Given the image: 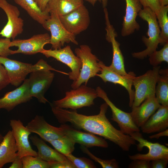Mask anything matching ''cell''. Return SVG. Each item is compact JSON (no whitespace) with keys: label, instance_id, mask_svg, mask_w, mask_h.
<instances>
[{"label":"cell","instance_id":"obj_31","mask_svg":"<svg viewBox=\"0 0 168 168\" xmlns=\"http://www.w3.org/2000/svg\"><path fill=\"white\" fill-rule=\"evenodd\" d=\"M163 45L160 50H156L148 56L149 63L153 67L158 66L163 62L168 63V42Z\"/></svg>","mask_w":168,"mask_h":168},{"label":"cell","instance_id":"obj_33","mask_svg":"<svg viewBox=\"0 0 168 168\" xmlns=\"http://www.w3.org/2000/svg\"><path fill=\"white\" fill-rule=\"evenodd\" d=\"M80 148L84 153L96 162L99 163L103 168H118L119 162L114 159L103 160L98 158L93 154L88 149V148L81 145Z\"/></svg>","mask_w":168,"mask_h":168},{"label":"cell","instance_id":"obj_39","mask_svg":"<svg viewBox=\"0 0 168 168\" xmlns=\"http://www.w3.org/2000/svg\"><path fill=\"white\" fill-rule=\"evenodd\" d=\"M50 168H76V167L73 163L68 159L64 161L51 164Z\"/></svg>","mask_w":168,"mask_h":168},{"label":"cell","instance_id":"obj_42","mask_svg":"<svg viewBox=\"0 0 168 168\" xmlns=\"http://www.w3.org/2000/svg\"><path fill=\"white\" fill-rule=\"evenodd\" d=\"M42 11L46 10L47 4L50 0H34Z\"/></svg>","mask_w":168,"mask_h":168},{"label":"cell","instance_id":"obj_19","mask_svg":"<svg viewBox=\"0 0 168 168\" xmlns=\"http://www.w3.org/2000/svg\"><path fill=\"white\" fill-rule=\"evenodd\" d=\"M64 134L71 138L75 143L87 148L97 147L107 148L108 144L105 139L90 133L76 130L70 125L62 124L60 126Z\"/></svg>","mask_w":168,"mask_h":168},{"label":"cell","instance_id":"obj_43","mask_svg":"<svg viewBox=\"0 0 168 168\" xmlns=\"http://www.w3.org/2000/svg\"><path fill=\"white\" fill-rule=\"evenodd\" d=\"M168 136V129L167 128L165 130L159 132L157 134L151 135L149 138L151 139L156 138L159 139L160 138L163 136Z\"/></svg>","mask_w":168,"mask_h":168},{"label":"cell","instance_id":"obj_27","mask_svg":"<svg viewBox=\"0 0 168 168\" xmlns=\"http://www.w3.org/2000/svg\"><path fill=\"white\" fill-rule=\"evenodd\" d=\"M14 2L24 9L34 20L40 24L50 17L49 11L46 8L44 11L40 9L34 0H14Z\"/></svg>","mask_w":168,"mask_h":168},{"label":"cell","instance_id":"obj_6","mask_svg":"<svg viewBox=\"0 0 168 168\" xmlns=\"http://www.w3.org/2000/svg\"><path fill=\"white\" fill-rule=\"evenodd\" d=\"M160 66L153 67L143 74L135 76L133 80L134 99L131 108L139 105L149 97L155 95V88Z\"/></svg>","mask_w":168,"mask_h":168},{"label":"cell","instance_id":"obj_4","mask_svg":"<svg viewBox=\"0 0 168 168\" xmlns=\"http://www.w3.org/2000/svg\"><path fill=\"white\" fill-rule=\"evenodd\" d=\"M97 97L96 90L81 85L76 89L66 91L63 98L54 101L52 103L58 108L76 110L94 105V100Z\"/></svg>","mask_w":168,"mask_h":168},{"label":"cell","instance_id":"obj_32","mask_svg":"<svg viewBox=\"0 0 168 168\" xmlns=\"http://www.w3.org/2000/svg\"><path fill=\"white\" fill-rule=\"evenodd\" d=\"M23 168H50V164L37 156L27 155L22 158Z\"/></svg>","mask_w":168,"mask_h":168},{"label":"cell","instance_id":"obj_5","mask_svg":"<svg viewBox=\"0 0 168 168\" xmlns=\"http://www.w3.org/2000/svg\"><path fill=\"white\" fill-rule=\"evenodd\" d=\"M75 52L80 58L82 66L78 78L71 85L72 89L77 88L83 83L86 85L90 79L96 76L101 70L99 64L100 60L92 53L88 45H81L79 47L75 49Z\"/></svg>","mask_w":168,"mask_h":168},{"label":"cell","instance_id":"obj_14","mask_svg":"<svg viewBox=\"0 0 168 168\" xmlns=\"http://www.w3.org/2000/svg\"><path fill=\"white\" fill-rule=\"evenodd\" d=\"M104 12L106 25V39L111 43L113 51L112 62L109 67L117 73L124 75H127L128 73L125 70L124 59L120 48V44L115 38L117 36V34L110 23L106 7L104 8Z\"/></svg>","mask_w":168,"mask_h":168},{"label":"cell","instance_id":"obj_7","mask_svg":"<svg viewBox=\"0 0 168 168\" xmlns=\"http://www.w3.org/2000/svg\"><path fill=\"white\" fill-rule=\"evenodd\" d=\"M50 17L42 24L43 27L51 33L50 44L54 49L61 48L65 43L77 45L75 36L68 32L62 23L59 16L50 12Z\"/></svg>","mask_w":168,"mask_h":168},{"label":"cell","instance_id":"obj_22","mask_svg":"<svg viewBox=\"0 0 168 168\" xmlns=\"http://www.w3.org/2000/svg\"><path fill=\"white\" fill-rule=\"evenodd\" d=\"M161 105L155 95L147 98L139 105L132 108L130 112L132 120L138 128L141 127L157 110Z\"/></svg>","mask_w":168,"mask_h":168},{"label":"cell","instance_id":"obj_36","mask_svg":"<svg viewBox=\"0 0 168 168\" xmlns=\"http://www.w3.org/2000/svg\"><path fill=\"white\" fill-rule=\"evenodd\" d=\"M143 7H149L156 14H158L161 7L158 0H139Z\"/></svg>","mask_w":168,"mask_h":168},{"label":"cell","instance_id":"obj_15","mask_svg":"<svg viewBox=\"0 0 168 168\" xmlns=\"http://www.w3.org/2000/svg\"><path fill=\"white\" fill-rule=\"evenodd\" d=\"M99 64L101 68L100 73L96 76L100 77L105 82H111L117 84L124 87L127 91L129 97V105L132 106L134 99V90L132 89L133 80L136 74L133 72H130L127 75H122L117 73L106 66L104 63L99 61Z\"/></svg>","mask_w":168,"mask_h":168},{"label":"cell","instance_id":"obj_46","mask_svg":"<svg viewBox=\"0 0 168 168\" xmlns=\"http://www.w3.org/2000/svg\"><path fill=\"white\" fill-rule=\"evenodd\" d=\"M3 137L2 135L0 134V144L3 139Z\"/></svg>","mask_w":168,"mask_h":168},{"label":"cell","instance_id":"obj_16","mask_svg":"<svg viewBox=\"0 0 168 168\" xmlns=\"http://www.w3.org/2000/svg\"><path fill=\"white\" fill-rule=\"evenodd\" d=\"M50 36L48 33L38 34L26 39H14L11 41L10 46L18 49L13 50L12 54L21 53L26 55L41 53L45 45L50 44Z\"/></svg>","mask_w":168,"mask_h":168},{"label":"cell","instance_id":"obj_12","mask_svg":"<svg viewBox=\"0 0 168 168\" xmlns=\"http://www.w3.org/2000/svg\"><path fill=\"white\" fill-rule=\"evenodd\" d=\"M59 17L67 30L75 36L86 30L90 24L89 12L83 4L68 14Z\"/></svg>","mask_w":168,"mask_h":168},{"label":"cell","instance_id":"obj_23","mask_svg":"<svg viewBox=\"0 0 168 168\" xmlns=\"http://www.w3.org/2000/svg\"><path fill=\"white\" fill-rule=\"evenodd\" d=\"M140 127L144 133L159 132L168 127V106L160 105L159 107Z\"/></svg>","mask_w":168,"mask_h":168},{"label":"cell","instance_id":"obj_25","mask_svg":"<svg viewBox=\"0 0 168 168\" xmlns=\"http://www.w3.org/2000/svg\"><path fill=\"white\" fill-rule=\"evenodd\" d=\"M17 148L12 131L3 137L0 144V168L6 164L12 163L17 156Z\"/></svg>","mask_w":168,"mask_h":168},{"label":"cell","instance_id":"obj_45","mask_svg":"<svg viewBox=\"0 0 168 168\" xmlns=\"http://www.w3.org/2000/svg\"><path fill=\"white\" fill-rule=\"evenodd\" d=\"M158 1L161 7L168 5V0H158Z\"/></svg>","mask_w":168,"mask_h":168},{"label":"cell","instance_id":"obj_3","mask_svg":"<svg viewBox=\"0 0 168 168\" xmlns=\"http://www.w3.org/2000/svg\"><path fill=\"white\" fill-rule=\"evenodd\" d=\"M138 15L146 21L148 25L147 33L148 37L143 36L142 40L146 47L144 50L132 54L133 58L143 59L148 56L156 50L161 43V30L159 26L156 14L149 7H143Z\"/></svg>","mask_w":168,"mask_h":168},{"label":"cell","instance_id":"obj_21","mask_svg":"<svg viewBox=\"0 0 168 168\" xmlns=\"http://www.w3.org/2000/svg\"><path fill=\"white\" fill-rule=\"evenodd\" d=\"M126 11L122 24L121 35L123 37L133 34L140 29V26L136 20L142 6L139 0H125Z\"/></svg>","mask_w":168,"mask_h":168},{"label":"cell","instance_id":"obj_18","mask_svg":"<svg viewBox=\"0 0 168 168\" xmlns=\"http://www.w3.org/2000/svg\"><path fill=\"white\" fill-rule=\"evenodd\" d=\"M31 133L38 134L43 140L49 142L65 134L62 127H57L48 124L44 118L36 115L26 126Z\"/></svg>","mask_w":168,"mask_h":168},{"label":"cell","instance_id":"obj_40","mask_svg":"<svg viewBox=\"0 0 168 168\" xmlns=\"http://www.w3.org/2000/svg\"><path fill=\"white\" fill-rule=\"evenodd\" d=\"M150 168H166L167 166L168 159L159 158L151 161Z\"/></svg>","mask_w":168,"mask_h":168},{"label":"cell","instance_id":"obj_34","mask_svg":"<svg viewBox=\"0 0 168 168\" xmlns=\"http://www.w3.org/2000/svg\"><path fill=\"white\" fill-rule=\"evenodd\" d=\"M65 156L74 165L76 168H96L92 161L84 157H77L70 153L66 155Z\"/></svg>","mask_w":168,"mask_h":168},{"label":"cell","instance_id":"obj_41","mask_svg":"<svg viewBox=\"0 0 168 168\" xmlns=\"http://www.w3.org/2000/svg\"><path fill=\"white\" fill-rule=\"evenodd\" d=\"M23 165L22 158L17 156L9 166V168H23Z\"/></svg>","mask_w":168,"mask_h":168},{"label":"cell","instance_id":"obj_38","mask_svg":"<svg viewBox=\"0 0 168 168\" xmlns=\"http://www.w3.org/2000/svg\"><path fill=\"white\" fill-rule=\"evenodd\" d=\"M150 161L141 160H133L128 165L129 168H150Z\"/></svg>","mask_w":168,"mask_h":168},{"label":"cell","instance_id":"obj_1","mask_svg":"<svg viewBox=\"0 0 168 168\" xmlns=\"http://www.w3.org/2000/svg\"><path fill=\"white\" fill-rule=\"evenodd\" d=\"M52 111L59 123H70L80 129L103 137L117 145L124 151H128L136 141L129 135L116 129L106 116L108 105L105 102L100 107L99 113L87 116L78 113L76 110L70 111L58 108L50 103Z\"/></svg>","mask_w":168,"mask_h":168},{"label":"cell","instance_id":"obj_28","mask_svg":"<svg viewBox=\"0 0 168 168\" xmlns=\"http://www.w3.org/2000/svg\"><path fill=\"white\" fill-rule=\"evenodd\" d=\"M156 98L159 104L168 106V69H160L155 88Z\"/></svg>","mask_w":168,"mask_h":168},{"label":"cell","instance_id":"obj_9","mask_svg":"<svg viewBox=\"0 0 168 168\" xmlns=\"http://www.w3.org/2000/svg\"><path fill=\"white\" fill-rule=\"evenodd\" d=\"M54 76V73L50 70H39L30 73L28 79L30 96L36 98L41 103L48 102L44 94L51 85Z\"/></svg>","mask_w":168,"mask_h":168},{"label":"cell","instance_id":"obj_26","mask_svg":"<svg viewBox=\"0 0 168 168\" xmlns=\"http://www.w3.org/2000/svg\"><path fill=\"white\" fill-rule=\"evenodd\" d=\"M83 4V0H50L46 8L59 16L65 15Z\"/></svg>","mask_w":168,"mask_h":168},{"label":"cell","instance_id":"obj_17","mask_svg":"<svg viewBox=\"0 0 168 168\" xmlns=\"http://www.w3.org/2000/svg\"><path fill=\"white\" fill-rule=\"evenodd\" d=\"M10 126L17 148V156L22 158L31 155L37 156V152L32 148L29 141V136L31 133L19 119H11Z\"/></svg>","mask_w":168,"mask_h":168},{"label":"cell","instance_id":"obj_35","mask_svg":"<svg viewBox=\"0 0 168 168\" xmlns=\"http://www.w3.org/2000/svg\"><path fill=\"white\" fill-rule=\"evenodd\" d=\"M10 39L5 38L0 39V56L7 57L12 55V50L10 49Z\"/></svg>","mask_w":168,"mask_h":168},{"label":"cell","instance_id":"obj_10","mask_svg":"<svg viewBox=\"0 0 168 168\" xmlns=\"http://www.w3.org/2000/svg\"><path fill=\"white\" fill-rule=\"evenodd\" d=\"M0 8L5 12L7 18V23L0 32V35L14 40L23 30L24 21L20 17V11L16 6L6 0H0Z\"/></svg>","mask_w":168,"mask_h":168},{"label":"cell","instance_id":"obj_30","mask_svg":"<svg viewBox=\"0 0 168 168\" xmlns=\"http://www.w3.org/2000/svg\"><path fill=\"white\" fill-rule=\"evenodd\" d=\"M49 143L55 149L64 156L72 153L75 149V143L65 135Z\"/></svg>","mask_w":168,"mask_h":168},{"label":"cell","instance_id":"obj_24","mask_svg":"<svg viewBox=\"0 0 168 168\" xmlns=\"http://www.w3.org/2000/svg\"><path fill=\"white\" fill-rule=\"evenodd\" d=\"M30 139L33 144L36 147L37 156L40 159L50 164L67 160L65 156L48 146L44 140L36 135L32 136Z\"/></svg>","mask_w":168,"mask_h":168},{"label":"cell","instance_id":"obj_29","mask_svg":"<svg viewBox=\"0 0 168 168\" xmlns=\"http://www.w3.org/2000/svg\"><path fill=\"white\" fill-rule=\"evenodd\" d=\"M168 5L161 7L156 16L161 30V43L164 45L168 42Z\"/></svg>","mask_w":168,"mask_h":168},{"label":"cell","instance_id":"obj_44","mask_svg":"<svg viewBox=\"0 0 168 168\" xmlns=\"http://www.w3.org/2000/svg\"><path fill=\"white\" fill-rule=\"evenodd\" d=\"M86 1L90 3H91L93 6H94L96 2L99 1L101 2L102 6L103 7L105 8L106 7L107 3H108V0H85Z\"/></svg>","mask_w":168,"mask_h":168},{"label":"cell","instance_id":"obj_37","mask_svg":"<svg viewBox=\"0 0 168 168\" xmlns=\"http://www.w3.org/2000/svg\"><path fill=\"white\" fill-rule=\"evenodd\" d=\"M10 84V80L6 70L0 63V91Z\"/></svg>","mask_w":168,"mask_h":168},{"label":"cell","instance_id":"obj_11","mask_svg":"<svg viewBox=\"0 0 168 168\" xmlns=\"http://www.w3.org/2000/svg\"><path fill=\"white\" fill-rule=\"evenodd\" d=\"M96 90L97 97L102 99L110 108L112 112L111 119L118 124L123 133L129 135L133 132L140 131L139 128L133 122L130 112H124L117 107L100 86L97 87Z\"/></svg>","mask_w":168,"mask_h":168},{"label":"cell","instance_id":"obj_8","mask_svg":"<svg viewBox=\"0 0 168 168\" xmlns=\"http://www.w3.org/2000/svg\"><path fill=\"white\" fill-rule=\"evenodd\" d=\"M131 137L138 142L136 145L138 151H141L144 147L148 149L145 154L137 153L128 156L131 160L141 159L151 161L159 158L168 159V148L158 142L153 143L145 139L140 131L136 132L129 135Z\"/></svg>","mask_w":168,"mask_h":168},{"label":"cell","instance_id":"obj_2","mask_svg":"<svg viewBox=\"0 0 168 168\" xmlns=\"http://www.w3.org/2000/svg\"><path fill=\"white\" fill-rule=\"evenodd\" d=\"M0 63L7 71L10 83L16 87L20 86L26 79L27 76L33 72L41 70L58 71L43 59H40L36 63L32 65L0 56Z\"/></svg>","mask_w":168,"mask_h":168},{"label":"cell","instance_id":"obj_20","mask_svg":"<svg viewBox=\"0 0 168 168\" xmlns=\"http://www.w3.org/2000/svg\"><path fill=\"white\" fill-rule=\"evenodd\" d=\"M32 98L30 94L28 79L15 90L8 92L0 98V110L4 109L9 112L16 106L29 101Z\"/></svg>","mask_w":168,"mask_h":168},{"label":"cell","instance_id":"obj_13","mask_svg":"<svg viewBox=\"0 0 168 168\" xmlns=\"http://www.w3.org/2000/svg\"><path fill=\"white\" fill-rule=\"evenodd\" d=\"M41 53L47 58H53L66 64L71 70L68 74L70 79L74 81L77 79L81 68V62L74 54L70 46L58 49H44Z\"/></svg>","mask_w":168,"mask_h":168}]
</instances>
